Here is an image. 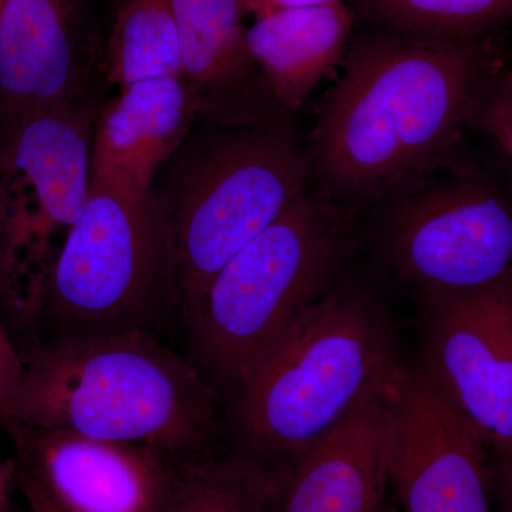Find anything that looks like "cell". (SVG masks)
Listing matches in <instances>:
<instances>
[{
	"mask_svg": "<svg viewBox=\"0 0 512 512\" xmlns=\"http://www.w3.org/2000/svg\"><path fill=\"white\" fill-rule=\"evenodd\" d=\"M94 124L82 100L3 131L9 237L0 303L25 325H39L57 256L89 200Z\"/></svg>",
	"mask_w": 512,
	"mask_h": 512,
	"instance_id": "52a82bcc",
	"label": "cell"
},
{
	"mask_svg": "<svg viewBox=\"0 0 512 512\" xmlns=\"http://www.w3.org/2000/svg\"><path fill=\"white\" fill-rule=\"evenodd\" d=\"M22 375L23 356L0 325V420L8 416Z\"/></svg>",
	"mask_w": 512,
	"mask_h": 512,
	"instance_id": "44dd1931",
	"label": "cell"
},
{
	"mask_svg": "<svg viewBox=\"0 0 512 512\" xmlns=\"http://www.w3.org/2000/svg\"><path fill=\"white\" fill-rule=\"evenodd\" d=\"M491 487L501 511L512 512V451L490 453Z\"/></svg>",
	"mask_w": 512,
	"mask_h": 512,
	"instance_id": "7402d4cb",
	"label": "cell"
},
{
	"mask_svg": "<svg viewBox=\"0 0 512 512\" xmlns=\"http://www.w3.org/2000/svg\"><path fill=\"white\" fill-rule=\"evenodd\" d=\"M178 308L173 241L161 201L93 183L57 256L40 323L49 338L146 332ZM39 323V325H40Z\"/></svg>",
	"mask_w": 512,
	"mask_h": 512,
	"instance_id": "5b68a950",
	"label": "cell"
},
{
	"mask_svg": "<svg viewBox=\"0 0 512 512\" xmlns=\"http://www.w3.org/2000/svg\"><path fill=\"white\" fill-rule=\"evenodd\" d=\"M217 393L187 356L151 333L57 336L23 357L2 421L178 457L214 446Z\"/></svg>",
	"mask_w": 512,
	"mask_h": 512,
	"instance_id": "7a4b0ae2",
	"label": "cell"
},
{
	"mask_svg": "<svg viewBox=\"0 0 512 512\" xmlns=\"http://www.w3.org/2000/svg\"><path fill=\"white\" fill-rule=\"evenodd\" d=\"M468 126L487 138L512 175V77L505 67L481 87Z\"/></svg>",
	"mask_w": 512,
	"mask_h": 512,
	"instance_id": "ffe728a7",
	"label": "cell"
},
{
	"mask_svg": "<svg viewBox=\"0 0 512 512\" xmlns=\"http://www.w3.org/2000/svg\"><path fill=\"white\" fill-rule=\"evenodd\" d=\"M3 0H0V6H2Z\"/></svg>",
	"mask_w": 512,
	"mask_h": 512,
	"instance_id": "f1b7e54d",
	"label": "cell"
},
{
	"mask_svg": "<svg viewBox=\"0 0 512 512\" xmlns=\"http://www.w3.org/2000/svg\"><path fill=\"white\" fill-rule=\"evenodd\" d=\"M197 100L183 77H157L121 87L96 120L92 181L147 194L160 165L180 147Z\"/></svg>",
	"mask_w": 512,
	"mask_h": 512,
	"instance_id": "5bb4252c",
	"label": "cell"
},
{
	"mask_svg": "<svg viewBox=\"0 0 512 512\" xmlns=\"http://www.w3.org/2000/svg\"><path fill=\"white\" fill-rule=\"evenodd\" d=\"M393 375L373 387L338 426L285 471L276 485L272 512L382 510L389 487Z\"/></svg>",
	"mask_w": 512,
	"mask_h": 512,
	"instance_id": "4fadbf2b",
	"label": "cell"
},
{
	"mask_svg": "<svg viewBox=\"0 0 512 512\" xmlns=\"http://www.w3.org/2000/svg\"><path fill=\"white\" fill-rule=\"evenodd\" d=\"M380 512H400V510L399 507H396V505L384 503Z\"/></svg>",
	"mask_w": 512,
	"mask_h": 512,
	"instance_id": "4316f807",
	"label": "cell"
},
{
	"mask_svg": "<svg viewBox=\"0 0 512 512\" xmlns=\"http://www.w3.org/2000/svg\"><path fill=\"white\" fill-rule=\"evenodd\" d=\"M25 470L64 512H161L171 457L143 444L3 421Z\"/></svg>",
	"mask_w": 512,
	"mask_h": 512,
	"instance_id": "8fae6325",
	"label": "cell"
},
{
	"mask_svg": "<svg viewBox=\"0 0 512 512\" xmlns=\"http://www.w3.org/2000/svg\"><path fill=\"white\" fill-rule=\"evenodd\" d=\"M111 86L157 77H183L171 0H119L104 52Z\"/></svg>",
	"mask_w": 512,
	"mask_h": 512,
	"instance_id": "ac0fdd59",
	"label": "cell"
},
{
	"mask_svg": "<svg viewBox=\"0 0 512 512\" xmlns=\"http://www.w3.org/2000/svg\"><path fill=\"white\" fill-rule=\"evenodd\" d=\"M373 30L440 40H481L512 28V0H350Z\"/></svg>",
	"mask_w": 512,
	"mask_h": 512,
	"instance_id": "d6986e66",
	"label": "cell"
},
{
	"mask_svg": "<svg viewBox=\"0 0 512 512\" xmlns=\"http://www.w3.org/2000/svg\"><path fill=\"white\" fill-rule=\"evenodd\" d=\"M311 174L309 148L275 124L227 134L194 161L171 204L161 202L183 316L214 276L308 190Z\"/></svg>",
	"mask_w": 512,
	"mask_h": 512,
	"instance_id": "8992f818",
	"label": "cell"
},
{
	"mask_svg": "<svg viewBox=\"0 0 512 512\" xmlns=\"http://www.w3.org/2000/svg\"><path fill=\"white\" fill-rule=\"evenodd\" d=\"M332 2H338V0H249V13L254 20L276 10L308 8V6L326 5Z\"/></svg>",
	"mask_w": 512,
	"mask_h": 512,
	"instance_id": "d4e9b609",
	"label": "cell"
},
{
	"mask_svg": "<svg viewBox=\"0 0 512 512\" xmlns=\"http://www.w3.org/2000/svg\"><path fill=\"white\" fill-rule=\"evenodd\" d=\"M8 235V177H6L5 138H3L2 128H0V295H2L3 275H5L6 255H8Z\"/></svg>",
	"mask_w": 512,
	"mask_h": 512,
	"instance_id": "603a6c76",
	"label": "cell"
},
{
	"mask_svg": "<svg viewBox=\"0 0 512 512\" xmlns=\"http://www.w3.org/2000/svg\"><path fill=\"white\" fill-rule=\"evenodd\" d=\"M15 468L9 461L0 460V512H5L9 503L10 487H12Z\"/></svg>",
	"mask_w": 512,
	"mask_h": 512,
	"instance_id": "484cf974",
	"label": "cell"
},
{
	"mask_svg": "<svg viewBox=\"0 0 512 512\" xmlns=\"http://www.w3.org/2000/svg\"><path fill=\"white\" fill-rule=\"evenodd\" d=\"M399 365L376 299L355 282H338L232 393L239 453L284 476Z\"/></svg>",
	"mask_w": 512,
	"mask_h": 512,
	"instance_id": "3957f363",
	"label": "cell"
},
{
	"mask_svg": "<svg viewBox=\"0 0 512 512\" xmlns=\"http://www.w3.org/2000/svg\"><path fill=\"white\" fill-rule=\"evenodd\" d=\"M377 258L420 289L483 291L512 281V188L480 173L417 181L376 202Z\"/></svg>",
	"mask_w": 512,
	"mask_h": 512,
	"instance_id": "ba28073f",
	"label": "cell"
},
{
	"mask_svg": "<svg viewBox=\"0 0 512 512\" xmlns=\"http://www.w3.org/2000/svg\"><path fill=\"white\" fill-rule=\"evenodd\" d=\"M417 296L421 369L490 453L512 451V281Z\"/></svg>",
	"mask_w": 512,
	"mask_h": 512,
	"instance_id": "9c48e42d",
	"label": "cell"
},
{
	"mask_svg": "<svg viewBox=\"0 0 512 512\" xmlns=\"http://www.w3.org/2000/svg\"><path fill=\"white\" fill-rule=\"evenodd\" d=\"M308 148L320 194L379 202L444 163L484 83L501 69L498 36L421 39L370 30L350 42Z\"/></svg>",
	"mask_w": 512,
	"mask_h": 512,
	"instance_id": "6da1fadb",
	"label": "cell"
},
{
	"mask_svg": "<svg viewBox=\"0 0 512 512\" xmlns=\"http://www.w3.org/2000/svg\"><path fill=\"white\" fill-rule=\"evenodd\" d=\"M389 485L400 512H491L490 451L421 366L390 382Z\"/></svg>",
	"mask_w": 512,
	"mask_h": 512,
	"instance_id": "30bf717a",
	"label": "cell"
},
{
	"mask_svg": "<svg viewBox=\"0 0 512 512\" xmlns=\"http://www.w3.org/2000/svg\"><path fill=\"white\" fill-rule=\"evenodd\" d=\"M279 477L235 453L214 446L171 457L161 512H272Z\"/></svg>",
	"mask_w": 512,
	"mask_h": 512,
	"instance_id": "e0dca14e",
	"label": "cell"
},
{
	"mask_svg": "<svg viewBox=\"0 0 512 512\" xmlns=\"http://www.w3.org/2000/svg\"><path fill=\"white\" fill-rule=\"evenodd\" d=\"M508 70V73L511 74V77H512V67H510V69H507Z\"/></svg>",
	"mask_w": 512,
	"mask_h": 512,
	"instance_id": "83f0119b",
	"label": "cell"
},
{
	"mask_svg": "<svg viewBox=\"0 0 512 512\" xmlns=\"http://www.w3.org/2000/svg\"><path fill=\"white\" fill-rule=\"evenodd\" d=\"M348 214L306 190L214 276L185 313L187 357L234 393L266 350L338 282L352 249Z\"/></svg>",
	"mask_w": 512,
	"mask_h": 512,
	"instance_id": "277c9868",
	"label": "cell"
},
{
	"mask_svg": "<svg viewBox=\"0 0 512 512\" xmlns=\"http://www.w3.org/2000/svg\"><path fill=\"white\" fill-rule=\"evenodd\" d=\"M19 481L23 494H25L29 507L32 508L33 512H64L62 508L57 507L55 501L22 468L19 471Z\"/></svg>",
	"mask_w": 512,
	"mask_h": 512,
	"instance_id": "cb8c5ba5",
	"label": "cell"
},
{
	"mask_svg": "<svg viewBox=\"0 0 512 512\" xmlns=\"http://www.w3.org/2000/svg\"><path fill=\"white\" fill-rule=\"evenodd\" d=\"M353 28L355 12L345 0L281 9L252 20L248 49L274 99L286 109H298L342 66Z\"/></svg>",
	"mask_w": 512,
	"mask_h": 512,
	"instance_id": "2e32d148",
	"label": "cell"
},
{
	"mask_svg": "<svg viewBox=\"0 0 512 512\" xmlns=\"http://www.w3.org/2000/svg\"><path fill=\"white\" fill-rule=\"evenodd\" d=\"M94 56L90 0H3L0 128L82 100Z\"/></svg>",
	"mask_w": 512,
	"mask_h": 512,
	"instance_id": "7c38bea8",
	"label": "cell"
},
{
	"mask_svg": "<svg viewBox=\"0 0 512 512\" xmlns=\"http://www.w3.org/2000/svg\"><path fill=\"white\" fill-rule=\"evenodd\" d=\"M180 39L183 79L198 114L241 126L255 121L245 97L255 94L258 64L249 53V0H171ZM261 72V70H259Z\"/></svg>",
	"mask_w": 512,
	"mask_h": 512,
	"instance_id": "9a60e30c",
	"label": "cell"
}]
</instances>
